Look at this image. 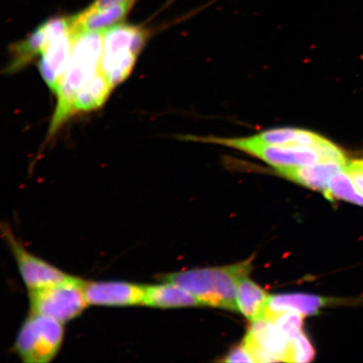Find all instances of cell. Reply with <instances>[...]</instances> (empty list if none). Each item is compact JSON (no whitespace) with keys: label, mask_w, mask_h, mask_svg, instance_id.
<instances>
[{"label":"cell","mask_w":363,"mask_h":363,"mask_svg":"<svg viewBox=\"0 0 363 363\" xmlns=\"http://www.w3.org/2000/svg\"><path fill=\"white\" fill-rule=\"evenodd\" d=\"M102 52L103 31L77 33L69 65L56 93L57 104L50 125V136L74 116L77 95L101 67Z\"/></svg>","instance_id":"6da1fadb"},{"label":"cell","mask_w":363,"mask_h":363,"mask_svg":"<svg viewBox=\"0 0 363 363\" xmlns=\"http://www.w3.org/2000/svg\"><path fill=\"white\" fill-rule=\"evenodd\" d=\"M251 271L252 259H248L230 266L174 272L162 276L161 279L180 286L194 295L201 306L237 311L239 283Z\"/></svg>","instance_id":"7a4b0ae2"},{"label":"cell","mask_w":363,"mask_h":363,"mask_svg":"<svg viewBox=\"0 0 363 363\" xmlns=\"http://www.w3.org/2000/svg\"><path fill=\"white\" fill-rule=\"evenodd\" d=\"M147 39L148 31L140 26L119 23L103 30L101 70L113 88L128 78Z\"/></svg>","instance_id":"3957f363"},{"label":"cell","mask_w":363,"mask_h":363,"mask_svg":"<svg viewBox=\"0 0 363 363\" xmlns=\"http://www.w3.org/2000/svg\"><path fill=\"white\" fill-rule=\"evenodd\" d=\"M84 281L72 277L66 282L30 290L31 314L52 318L62 324L79 316L87 307Z\"/></svg>","instance_id":"277c9868"},{"label":"cell","mask_w":363,"mask_h":363,"mask_svg":"<svg viewBox=\"0 0 363 363\" xmlns=\"http://www.w3.org/2000/svg\"><path fill=\"white\" fill-rule=\"evenodd\" d=\"M62 325L52 318L31 314L23 323L13 349L24 362H52L65 337Z\"/></svg>","instance_id":"5b68a950"},{"label":"cell","mask_w":363,"mask_h":363,"mask_svg":"<svg viewBox=\"0 0 363 363\" xmlns=\"http://www.w3.org/2000/svg\"><path fill=\"white\" fill-rule=\"evenodd\" d=\"M203 143L220 145L227 147L239 150L240 152L261 159L274 169L308 166L322 162L321 159L314 150L289 148L274 146L263 143L257 135L250 138H222L210 136V138H194Z\"/></svg>","instance_id":"8992f818"},{"label":"cell","mask_w":363,"mask_h":363,"mask_svg":"<svg viewBox=\"0 0 363 363\" xmlns=\"http://www.w3.org/2000/svg\"><path fill=\"white\" fill-rule=\"evenodd\" d=\"M244 345L255 362H289L291 339L274 322L262 319L252 322Z\"/></svg>","instance_id":"52a82bcc"},{"label":"cell","mask_w":363,"mask_h":363,"mask_svg":"<svg viewBox=\"0 0 363 363\" xmlns=\"http://www.w3.org/2000/svg\"><path fill=\"white\" fill-rule=\"evenodd\" d=\"M4 235L10 246L19 269L23 282L30 290L47 287V286L66 282L74 276L68 275L50 263L33 255L22 246L10 228H4Z\"/></svg>","instance_id":"ba28073f"},{"label":"cell","mask_w":363,"mask_h":363,"mask_svg":"<svg viewBox=\"0 0 363 363\" xmlns=\"http://www.w3.org/2000/svg\"><path fill=\"white\" fill-rule=\"evenodd\" d=\"M72 28H74L72 16L56 17L44 22L28 38L11 48V61L6 68L7 74H13L28 65L36 56L40 55L54 36Z\"/></svg>","instance_id":"9c48e42d"},{"label":"cell","mask_w":363,"mask_h":363,"mask_svg":"<svg viewBox=\"0 0 363 363\" xmlns=\"http://www.w3.org/2000/svg\"><path fill=\"white\" fill-rule=\"evenodd\" d=\"M76 34L72 28L54 36L40 53V75L55 94L69 65Z\"/></svg>","instance_id":"30bf717a"},{"label":"cell","mask_w":363,"mask_h":363,"mask_svg":"<svg viewBox=\"0 0 363 363\" xmlns=\"http://www.w3.org/2000/svg\"><path fill=\"white\" fill-rule=\"evenodd\" d=\"M146 285L106 281L85 282L84 294L89 306L125 307L142 306Z\"/></svg>","instance_id":"8fae6325"},{"label":"cell","mask_w":363,"mask_h":363,"mask_svg":"<svg viewBox=\"0 0 363 363\" xmlns=\"http://www.w3.org/2000/svg\"><path fill=\"white\" fill-rule=\"evenodd\" d=\"M344 303V301L317 296L306 294H287L270 296L265 313V317L283 312H296L303 316L317 315L322 308L333 303Z\"/></svg>","instance_id":"7c38bea8"},{"label":"cell","mask_w":363,"mask_h":363,"mask_svg":"<svg viewBox=\"0 0 363 363\" xmlns=\"http://www.w3.org/2000/svg\"><path fill=\"white\" fill-rule=\"evenodd\" d=\"M135 0L113 4L106 7L91 6L74 16L77 33L79 31H103L119 24L133 9Z\"/></svg>","instance_id":"4fadbf2b"},{"label":"cell","mask_w":363,"mask_h":363,"mask_svg":"<svg viewBox=\"0 0 363 363\" xmlns=\"http://www.w3.org/2000/svg\"><path fill=\"white\" fill-rule=\"evenodd\" d=\"M344 167L337 162H320L314 165L278 167L274 169L286 179L308 189L325 193L331 179L342 171Z\"/></svg>","instance_id":"5bb4252c"},{"label":"cell","mask_w":363,"mask_h":363,"mask_svg":"<svg viewBox=\"0 0 363 363\" xmlns=\"http://www.w3.org/2000/svg\"><path fill=\"white\" fill-rule=\"evenodd\" d=\"M263 143L274 146L314 150L318 154L330 140L312 131L297 128L272 129L256 135Z\"/></svg>","instance_id":"9a60e30c"},{"label":"cell","mask_w":363,"mask_h":363,"mask_svg":"<svg viewBox=\"0 0 363 363\" xmlns=\"http://www.w3.org/2000/svg\"><path fill=\"white\" fill-rule=\"evenodd\" d=\"M143 306L156 308H174L201 306L198 299L180 286L164 282L146 285Z\"/></svg>","instance_id":"2e32d148"},{"label":"cell","mask_w":363,"mask_h":363,"mask_svg":"<svg viewBox=\"0 0 363 363\" xmlns=\"http://www.w3.org/2000/svg\"><path fill=\"white\" fill-rule=\"evenodd\" d=\"M269 298L265 290L252 282L248 277L239 283L238 308L251 322L264 319Z\"/></svg>","instance_id":"e0dca14e"},{"label":"cell","mask_w":363,"mask_h":363,"mask_svg":"<svg viewBox=\"0 0 363 363\" xmlns=\"http://www.w3.org/2000/svg\"><path fill=\"white\" fill-rule=\"evenodd\" d=\"M113 86L101 70V67L87 84L79 91L74 104V115L94 111L103 106L110 95Z\"/></svg>","instance_id":"ac0fdd59"},{"label":"cell","mask_w":363,"mask_h":363,"mask_svg":"<svg viewBox=\"0 0 363 363\" xmlns=\"http://www.w3.org/2000/svg\"><path fill=\"white\" fill-rule=\"evenodd\" d=\"M324 195L330 201L340 199L363 207V194L358 191L345 169L339 172L331 179Z\"/></svg>","instance_id":"d6986e66"},{"label":"cell","mask_w":363,"mask_h":363,"mask_svg":"<svg viewBox=\"0 0 363 363\" xmlns=\"http://www.w3.org/2000/svg\"><path fill=\"white\" fill-rule=\"evenodd\" d=\"M303 317L298 313L289 311L272 315L266 320L274 322L288 337L292 339L302 333Z\"/></svg>","instance_id":"ffe728a7"},{"label":"cell","mask_w":363,"mask_h":363,"mask_svg":"<svg viewBox=\"0 0 363 363\" xmlns=\"http://www.w3.org/2000/svg\"><path fill=\"white\" fill-rule=\"evenodd\" d=\"M315 348L303 331L291 339L289 362H310L315 359Z\"/></svg>","instance_id":"44dd1931"},{"label":"cell","mask_w":363,"mask_h":363,"mask_svg":"<svg viewBox=\"0 0 363 363\" xmlns=\"http://www.w3.org/2000/svg\"><path fill=\"white\" fill-rule=\"evenodd\" d=\"M357 189L363 194V158L348 161L344 167Z\"/></svg>","instance_id":"7402d4cb"},{"label":"cell","mask_w":363,"mask_h":363,"mask_svg":"<svg viewBox=\"0 0 363 363\" xmlns=\"http://www.w3.org/2000/svg\"><path fill=\"white\" fill-rule=\"evenodd\" d=\"M225 362H255L244 343L233 349L226 356Z\"/></svg>","instance_id":"603a6c76"},{"label":"cell","mask_w":363,"mask_h":363,"mask_svg":"<svg viewBox=\"0 0 363 363\" xmlns=\"http://www.w3.org/2000/svg\"><path fill=\"white\" fill-rule=\"evenodd\" d=\"M127 1H130V0H95L92 6L95 7H106Z\"/></svg>","instance_id":"cb8c5ba5"}]
</instances>
